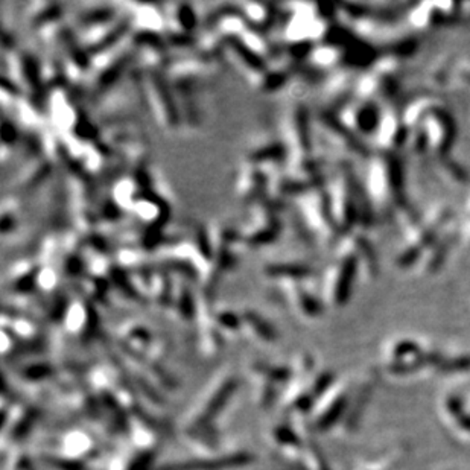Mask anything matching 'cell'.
<instances>
[{"instance_id": "obj_15", "label": "cell", "mask_w": 470, "mask_h": 470, "mask_svg": "<svg viewBox=\"0 0 470 470\" xmlns=\"http://www.w3.org/2000/svg\"><path fill=\"white\" fill-rule=\"evenodd\" d=\"M459 242L470 248V215H464L459 221Z\"/></svg>"}, {"instance_id": "obj_11", "label": "cell", "mask_w": 470, "mask_h": 470, "mask_svg": "<svg viewBox=\"0 0 470 470\" xmlns=\"http://www.w3.org/2000/svg\"><path fill=\"white\" fill-rule=\"evenodd\" d=\"M420 352V347L417 343H414L411 339H402L399 341L398 344L393 347V356L398 363H402L407 356H419Z\"/></svg>"}, {"instance_id": "obj_1", "label": "cell", "mask_w": 470, "mask_h": 470, "mask_svg": "<svg viewBox=\"0 0 470 470\" xmlns=\"http://www.w3.org/2000/svg\"><path fill=\"white\" fill-rule=\"evenodd\" d=\"M367 162V183L364 186L376 216L402 218L408 228L416 224L420 215L414 211L408 198L402 154L373 151Z\"/></svg>"}, {"instance_id": "obj_13", "label": "cell", "mask_w": 470, "mask_h": 470, "mask_svg": "<svg viewBox=\"0 0 470 470\" xmlns=\"http://www.w3.org/2000/svg\"><path fill=\"white\" fill-rule=\"evenodd\" d=\"M448 408H449L450 412L455 414L457 419H458V422H459V425H463L464 429L470 431V419L466 417V414H464V411L462 410V405H459V402L455 400V399H449V402H448Z\"/></svg>"}, {"instance_id": "obj_8", "label": "cell", "mask_w": 470, "mask_h": 470, "mask_svg": "<svg viewBox=\"0 0 470 470\" xmlns=\"http://www.w3.org/2000/svg\"><path fill=\"white\" fill-rule=\"evenodd\" d=\"M359 275V262L355 252H348L339 261L335 282H334V300L338 306H343L352 294L353 283Z\"/></svg>"}, {"instance_id": "obj_3", "label": "cell", "mask_w": 470, "mask_h": 470, "mask_svg": "<svg viewBox=\"0 0 470 470\" xmlns=\"http://www.w3.org/2000/svg\"><path fill=\"white\" fill-rule=\"evenodd\" d=\"M455 219L452 207L448 204H438L429 209L426 215L420 216L417 223L407 230L405 241L398 254H396V266L399 270L416 268V265L423 254L428 252V248L437 241L441 233Z\"/></svg>"}, {"instance_id": "obj_2", "label": "cell", "mask_w": 470, "mask_h": 470, "mask_svg": "<svg viewBox=\"0 0 470 470\" xmlns=\"http://www.w3.org/2000/svg\"><path fill=\"white\" fill-rule=\"evenodd\" d=\"M403 121L411 130L420 128L425 134L432 160L452 155L457 141V122L450 110L436 96L412 98L402 110Z\"/></svg>"}, {"instance_id": "obj_7", "label": "cell", "mask_w": 470, "mask_h": 470, "mask_svg": "<svg viewBox=\"0 0 470 470\" xmlns=\"http://www.w3.org/2000/svg\"><path fill=\"white\" fill-rule=\"evenodd\" d=\"M382 115L384 110L379 103L372 99H363L361 103H358L350 110L348 122L344 124L359 137L376 136L377 128H379L382 121Z\"/></svg>"}, {"instance_id": "obj_16", "label": "cell", "mask_w": 470, "mask_h": 470, "mask_svg": "<svg viewBox=\"0 0 470 470\" xmlns=\"http://www.w3.org/2000/svg\"><path fill=\"white\" fill-rule=\"evenodd\" d=\"M464 215H470V198L467 201V204H466V210H464Z\"/></svg>"}, {"instance_id": "obj_12", "label": "cell", "mask_w": 470, "mask_h": 470, "mask_svg": "<svg viewBox=\"0 0 470 470\" xmlns=\"http://www.w3.org/2000/svg\"><path fill=\"white\" fill-rule=\"evenodd\" d=\"M443 372H466L470 368V358L462 356L450 359V361H443L438 365Z\"/></svg>"}, {"instance_id": "obj_9", "label": "cell", "mask_w": 470, "mask_h": 470, "mask_svg": "<svg viewBox=\"0 0 470 470\" xmlns=\"http://www.w3.org/2000/svg\"><path fill=\"white\" fill-rule=\"evenodd\" d=\"M352 244V250L355 252L359 262V274L367 280H374L379 275V259H377V253L373 244L364 235H355Z\"/></svg>"}, {"instance_id": "obj_4", "label": "cell", "mask_w": 470, "mask_h": 470, "mask_svg": "<svg viewBox=\"0 0 470 470\" xmlns=\"http://www.w3.org/2000/svg\"><path fill=\"white\" fill-rule=\"evenodd\" d=\"M467 4H436V2H422L412 4L408 9L407 20L411 27L417 31H431L438 27L454 23L463 15V9Z\"/></svg>"}, {"instance_id": "obj_14", "label": "cell", "mask_w": 470, "mask_h": 470, "mask_svg": "<svg viewBox=\"0 0 470 470\" xmlns=\"http://www.w3.org/2000/svg\"><path fill=\"white\" fill-rule=\"evenodd\" d=\"M455 79L462 84L463 87L470 90V63L458 64L455 70Z\"/></svg>"}, {"instance_id": "obj_10", "label": "cell", "mask_w": 470, "mask_h": 470, "mask_svg": "<svg viewBox=\"0 0 470 470\" xmlns=\"http://www.w3.org/2000/svg\"><path fill=\"white\" fill-rule=\"evenodd\" d=\"M437 166V172L445 180L450 181L457 186H467L470 183V174L462 163H458L452 155L443 157V159L432 160Z\"/></svg>"}, {"instance_id": "obj_6", "label": "cell", "mask_w": 470, "mask_h": 470, "mask_svg": "<svg viewBox=\"0 0 470 470\" xmlns=\"http://www.w3.org/2000/svg\"><path fill=\"white\" fill-rule=\"evenodd\" d=\"M459 242V221L455 219L450 224L437 241L432 244L428 252L423 254L419 263L416 265L417 274L420 278H431V275L437 274L448 261V256L452 250V247Z\"/></svg>"}, {"instance_id": "obj_5", "label": "cell", "mask_w": 470, "mask_h": 470, "mask_svg": "<svg viewBox=\"0 0 470 470\" xmlns=\"http://www.w3.org/2000/svg\"><path fill=\"white\" fill-rule=\"evenodd\" d=\"M410 128L403 121L402 110L386 108L384 110L382 121L376 133L377 151L402 152L407 148L410 139Z\"/></svg>"}]
</instances>
